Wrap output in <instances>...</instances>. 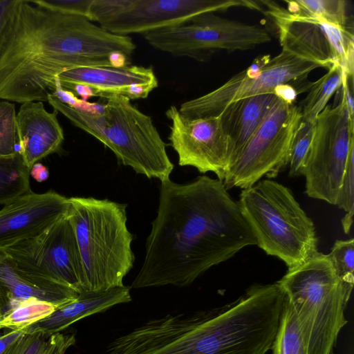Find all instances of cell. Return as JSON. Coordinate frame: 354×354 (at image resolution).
<instances>
[{
    "label": "cell",
    "mask_w": 354,
    "mask_h": 354,
    "mask_svg": "<svg viewBox=\"0 0 354 354\" xmlns=\"http://www.w3.org/2000/svg\"><path fill=\"white\" fill-rule=\"evenodd\" d=\"M223 182L206 175L186 184L160 182L157 215L131 288L192 283L241 249L257 245Z\"/></svg>",
    "instance_id": "1"
},
{
    "label": "cell",
    "mask_w": 354,
    "mask_h": 354,
    "mask_svg": "<svg viewBox=\"0 0 354 354\" xmlns=\"http://www.w3.org/2000/svg\"><path fill=\"white\" fill-rule=\"evenodd\" d=\"M136 45L88 19L18 0L0 44V99L47 102L57 76L88 66L113 67L111 56L131 57Z\"/></svg>",
    "instance_id": "2"
},
{
    "label": "cell",
    "mask_w": 354,
    "mask_h": 354,
    "mask_svg": "<svg viewBox=\"0 0 354 354\" xmlns=\"http://www.w3.org/2000/svg\"><path fill=\"white\" fill-rule=\"evenodd\" d=\"M105 99L102 114L73 108L52 93L48 94L47 102L75 126L109 148L120 164L148 178L160 182L169 179L174 165L151 118L124 96L111 95Z\"/></svg>",
    "instance_id": "3"
},
{
    "label": "cell",
    "mask_w": 354,
    "mask_h": 354,
    "mask_svg": "<svg viewBox=\"0 0 354 354\" xmlns=\"http://www.w3.org/2000/svg\"><path fill=\"white\" fill-rule=\"evenodd\" d=\"M68 199V215L83 264V290L123 286L134 262L133 236L127 226V205L93 197Z\"/></svg>",
    "instance_id": "4"
},
{
    "label": "cell",
    "mask_w": 354,
    "mask_h": 354,
    "mask_svg": "<svg viewBox=\"0 0 354 354\" xmlns=\"http://www.w3.org/2000/svg\"><path fill=\"white\" fill-rule=\"evenodd\" d=\"M292 306L308 354H331L352 291L337 275L328 254L317 252L277 281Z\"/></svg>",
    "instance_id": "5"
},
{
    "label": "cell",
    "mask_w": 354,
    "mask_h": 354,
    "mask_svg": "<svg viewBox=\"0 0 354 354\" xmlns=\"http://www.w3.org/2000/svg\"><path fill=\"white\" fill-rule=\"evenodd\" d=\"M237 203L257 245L283 261L288 270L318 252L314 223L288 187L272 180H259L243 189Z\"/></svg>",
    "instance_id": "6"
},
{
    "label": "cell",
    "mask_w": 354,
    "mask_h": 354,
    "mask_svg": "<svg viewBox=\"0 0 354 354\" xmlns=\"http://www.w3.org/2000/svg\"><path fill=\"white\" fill-rule=\"evenodd\" d=\"M142 35L157 50L199 62L207 60L216 50L244 51L272 39L261 26L223 18L214 13L199 15Z\"/></svg>",
    "instance_id": "7"
},
{
    "label": "cell",
    "mask_w": 354,
    "mask_h": 354,
    "mask_svg": "<svg viewBox=\"0 0 354 354\" xmlns=\"http://www.w3.org/2000/svg\"><path fill=\"white\" fill-rule=\"evenodd\" d=\"M235 7L262 10L259 1L248 0H93L91 21L118 35H143Z\"/></svg>",
    "instance_id": "8"
},
{
    "label": "cell",
    "mask_w": 354,
    "mask_h": 354,
    "mask_svg": "<svg viewBox=\"0 0 354 354\" xmlns=\"http://www.w3.org/2000/svg\"><path fill=\"white\" fill-rule=\"evenodd\" d=\"M302 119L301 107L277 98L229 169L226 189L250 187L276 177L288 165L292 142Z\"/></svg>",
    "instance_id": "9"
},
{
    "label": "cell",
    "mask_w": 354,
    "mask_h": 354,
    "mask_svg": "<svg viewBox=\"0 0 354 354\" xmlns=\"http://www.w3.org/2000/svg\"><path fill=\"white\" fill-rule=\"evenodd\" d=\"M354 119L341 98L317 116L303 175L309 197L335 205L351 151L354 149Z\"/></svg>",
    "instance_id": "10"
},
{
    "label": "cell",
    "mask_w": 354,
    "mask_h": 354,
    "mask_svg": "<svg viewBox=\"0 0 354 354\" xmlns=\"http://www.w3.org/2000/svg\"><path fill=\"white\" fill-rule=\"evenodd\" d=\"M274 22L282 50L328 69L339 65L344 75L354 76L353 28L322 19L290 13L272 1H260Z\"/></svg>",
    "instance_id": "11"
},
{
    "label": "cell",
    "mask_w": 354,
    "mask_h": 354,
    "mask_svg": "<svg viewBox=\"0 0 354 354\" xmlns=\"http://www.w3.org/2000/svg\"><path fill=\"white\" fill-rule=\"evenodd\" d=\"M318 68L322 66L285 50L272 58L268 55L261 56L216 89L183 102L178 111L189 118L217 116L232 102L255 95L273 93L277 85L304 80Z\"/></svg>",
    "instance_id": "12"
},
{
    "label": "cell",
    "mask_w": 354,
    "mask_h": 354,
    "mask_svg": "<svg viewBox=\"0 0 354 354\" xmlns=\"http://www.w3.org/2000/svg\"><path fill=\"white\" fill-rule=\"evenodd\" d=\"M68 214L39 235L0 251L21 269L80 292L84 290L83 264Z\"/></svg>",
    "instance_id": "13"
},
{
    "label": "cell",
    "mask_w": 354,
    "mask_h": 354,
    "mask_svg": "<svg viewBox=\"0 0 354 354\" xmlns=\"http://www.w3.org/2000/svg\"><path fill=\"white\" fill-rule=\"evenodd\" d=\"M171 121L169 145L180 166H192L202 174L214 173L223 182L230 167V145L219 115L189 118L175 106L165 113Z\"/></svg>",
    "instance_id": "14"
},
{
    "label": "cell",
    "mask_w": 354,
    "mask_h": 354,
    "mask_svg": "<svg viewBox=\"0 0 354 354\" xmlns=\"http://www.w3.org/2000/svg\"><path fill=\"white\" fill-rule=\"evenodd\" d=\"M69 209V199L55 192H30L4 205L0 210V250L39 235Z\"/></svg>",
    "instance_id": "15"
},
{
    "label": "cell",
    "mask_w": 354,
    "mask_h": 354,
    "mask_svg": "<svg viewBox=\"0 0 354 354\" xmlns=\"http://www.w3.org/2000/svg\"><path fill=\"white\" fill-rule=\"evenodd\" d=\"M56 80L64 90L69 91L77 85L85 86L94 96L103 98L118 95L129 100L145 99L158 86L151 67L136 65L79 67L62 72Z\"/></svg>",
    "instance_id": "16"
},
{
    "label": "cell",
    "mask_w": 354,
    "mask_h": 354,
    "mask_svg": "<svg viewBox=\"0 0 354 354\" xmlns=\"http://www.w3.org/2000/svg\"><path fill=\"white\" fill-rule=\"evenodd\" d=\"M58 112H48L43 102L21 104L16 115L17 150L30 169L41 159L57 152L64 140Z\"/></svg>",
    "instance_id": "17"
},
{
    "label": "cell",
    "mask_w": 354,
    "mask_h": 354,
    "mask_svg": "<svg viewBox=\"0 0 354 354\" xmlns=\"http://www.w3.org/2000/svg\"><path fill=\"white\" fill-rule=\"evenodd\" d=\"M78 295L69 286L21 269L0 251V297L8 310L15 304L30 299L59 307L76 299Z\"/></svg>",
    "instance_id": "18"
},
{
    "label": "cell",
    "mask_w": 354,
    "mask_h": 354,
    "mask_svg": "<svg viewBox=\"0 0 354 354\" xmlns=\"http://www.w3.org/2000/svg\"><path fill=\"white\" fill-rule=\"evenodd\" d=\"M131 300L130 288L121 286L104 290L79 292L77 297L57 308L50 315L27 328V330L60 333L77 321Z\"/></svg>",
    "instance_id": "19"
},
{
    "label": "cell",
    "mask_w": 354,
    "mask_h": 354,
    "mask_svg": "<svg viewBox=\"0 0 354 354\" xmlns=\"http://www.w3.org/2000/svg\"><path fill=\"white\" fill-rule=\"evenodd\" d=\"M277 98L273 93L250 96L230 103L218 115L230 140V167Z\"/></svg>",
    "instance_id": "20"
},
{
    "label": "cell",
    "mask_w": 354,
    "mask_h": 354,
    "mask_svg": "<svg viewBox=\"0 0 354 354\" xmlns=\"http://www.w3.org/2000/svg\"><path fill=\"white\" fill-rule=\"evenodd\" d=\"M75 343L74 333L26 330L3 354H65Z\"/></svg>",
    "instance_id": "21"
},
{
    "label": "cell",
    "mask_w": 354,
    "mask_h": 354,
    "mask_svg": "<svg viewBox=\"0 0 354 354\" xmlns=\"http://www.w3.org/2000/svg\"><path fill=\"white\" fill-rule=\"evenodd\" d=\"M344 75L342 68L338 64H334L325 75L307 85L308 94L300 106L302 120L315 122L332 95L341 88Z\"/></svg>",
    "instance_id": "22"
},
{
    "label": "cell",
    "mask_w": 354,
    "mask_h": 354,
    "mask_svg": "<svg viewBox=\"0 0 354 354\" xmlns=\"http://www.w3.org/2000/svg\"><path fill=\"white\" fill-rule=\"evenodd\" d=\"M271 354H308L306 342L292 306L284 294Z\"/></svg>",
    "instance_id": "23"
},
{
    "label": "cell",
    "mask_w": 354,
    "mask_h": 354,
    "mask_svg": "<svg viewBox=\"0 0 354 354\" xmlns=\"http://www.w3.org/2000/svg\"><path fill=\"white\" fill-rule=\"evenodd\" d=\"M30 169L21 154L0 158V204L6 205L31 192Z\"/></svg>",
    "instance_id": "24"
},
{
    "label": "cell",
    "mask_w": 354,
    "mask_h": 354,
    "mask_svg": "<svg viewBox=\"0 0 354 354\" xmlns=\"http://www.w3.org/2000/svg\"><path fill=\"white\" fill-rule=\"evenodd\" d=\"M287 10L292 14L322 19L328 23L353 28L344 0H286Z\"/></svg>",
    "instance_id": "25"
},
{
    "label": "cell",
    "mask_w": 354,
    "mask_h": 354,
    "mask_svg": "<svg viewBox=\"0 0 354 354\" xmlns=\"http://www.w3.org/2000/svg\"><path fill=\"white\" fill-rule=\"evenodd\" d=\"M57 308L53 304L35 300L15 304L0 318L2 328L24 330L50 315Z\"/></svg>",
    "instance_id": "26"
},
{
    "label": "cell",
    "mask_w": 354,
    "mask_h": 354,
    "mask_svg": "<svg viewBox=\"0 0 354 354\" xmlns=\"http://www.w3.org/2000/svg\"><path fill=\"white\" fill-rule=\"evenodd\" d=\"M315 122L301 119L293 138L288 165L292 177L303 175L305 160L313 139Z\"/></svg>",
    "instance_id": "27"
},
{
    "label": "cell",
    "mask_w": 354,
    "mask_h": 354,
    "mask_svg": "<svg viewBox=\"0 0 354 354\" xmlns=\"http://www.w3.org/2000/svg\"><path fill=\"white\" fill-rule=\"evenodd\" d=\"M328 256L339 279L352 291L354 284V239L336 241Z\"/></svg>",
    "instance_id": "28"
},
{
    "label": "cell",
    "mask_w": 354,
    "mask_h": 354,
    "mask_svg": "<svg viewBox=\"0 0 354 354\" xmlns=\"http://www.w3.org/2000/svg\"><path fill=\"white\" fill-rule=\"evenodd\" d=\"M354 149L349 155L339 189L336 204L346 212L342 219L343 230L348 234L353 225L354 213Z\"/></svg>",
    "instance_id": "29"
},
{
    "label": "cell",
    "mask_w": 354,
    "mask_h": 354,
    "mask_svg": "<svg viewBox=\"0 0 354 354\" xmlns=\"http://www.w3.org/2000/svg\"><path fill=\"white\" fill-rule=\"evenodd\" d=\"M15 104L9 101H0V158L15 155L17 151Z\"/></svg>",
    "instance_id": "30"
},
{
    "label": "cell",
    "mask_w": 354,
    "mask_h": 354,
    "mask_svg": "<svg viewBox=\"0 0 354 354\" xmlns=\"http://www.w3.org/2000/svg\"><path fill=\"white\" fill-rule=\"evenodd\" d=\"M33 3L64 14L84 17L91 20L93 0H37Z\"/></svg>",
    "instance_id": "31"
},
{
    "label": "cell",
    "mask_w": 354,
    "mask_h": 354,
    "mask_svg": "<svg viewBox=\"0 0 354 354\" xmlns=\"http://www.w3.org/2000/svg\"><path fill=\"white\" fill-rule=\"evenodd\" d=\"M18 0H0V44Z\"/></svg>",
    "instance_id": "32"
},
{
    "label": "cell",
    "mask_w": 354,
    "mask_h": 354,
    "mask_svg": "<svg viewBox=\"0 0 354 354\" xmlns=\"http://www.w3.org/2000/svg\"><path fill=\"white\" fill-rule=\"evenodd\" d=\"M273 94L283 102L293 104L297 96L296 89L288 83L277 85L273 90Z\"/></svg>",
    "instance_id": "33"
},
{
    "label": "cell",
    "mask_w": 354,
    "mask_h": 354,
    "mask_svg": "<svg viewBox=\"0 0 354 354\" xmlns=\"http://www.w3.org/2000/svg\"><path fill=\"white\" fill-rule=\"evenodd\" d=\"M26 331L24 330H10L0 335V354H3L21 335Z\"/></svg>",
    "instance_id": "34"
},
{
    "label": "cell",
    "mask_w": 354,
    "mask_h": 354,
    "mask_svg": "<svg viewBox=\"0 0 354 354\" xmlns=\"http://www.w3.org/2000/svg\"><path fill=\"white\" fill-rule=\"evenodd\" d=\"M30 174L37 181L45 180L48 176V171L45 166L40 163H35L30 170Z\"/></svg>",
    "instance_id": "35"
},
{
    "label": "cell",
    "mask_w": 354,
    "mask_h": 354,
    "mask_svg": "<svg viewBox=\"0 0 354 354\" xmlns=\"http://www.w3.org/2000/svg\"><path fill=\"white\" fill-rule=\"evenodd\" d=\"M8 308L0 297V318L7 311Z\"/></svg>",
    "instance_id": "36"
},
{
    "label": "cell",
    "mask_w": 354,
    "mask_h": 354,
    "mask_svg": "<svg viewBox=\"0 0 354 354\" xmlns=\"http://www.w3.org/2000/svg\"><path fill=\"white\" fill-rule=\"evenodd\" d=\"M1 328H1V326H0V329H1Z\"/></svg>",
    "instance_id": "37"
},
{
    "label": "cell",
    "mask_w": 354,
    "mask_h": 354,
    "mask_svg": "<svg viewBox=\"0 0 354 354\" xmlns=\"http://www.w3.org/2000/svg\"><path fill=\"white\" fill-rule=\"evenodd\" d=\"M353 354V353H352Z\"/></svg>",
    "instance_id": "38"
}]
</instances>
